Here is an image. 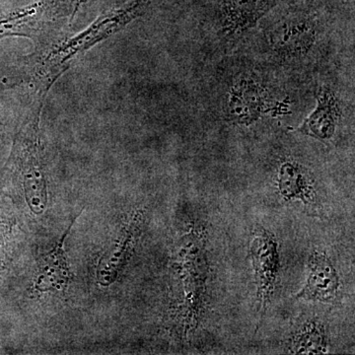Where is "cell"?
<instances>
[{"mask_svg":"<svg viewBox=\"0 0 355 355\" xmlns=\"http://www.w3.org/2000/svg\"><path fill=\"white\" fill-rule=\"evenodd\" d=\"M277 187L280 197L287 202H299L306 205L316 202L312 175L294 161H286L279 166Z\"/></svg>","mask_w":355,"mask_h":355,"instance_id":"cell-12","label":"cell"},{"mask_svg":"<svg viewBox=\"0 0 355 355\" xmlns=\"http://www.w3.org/2000/svg\"><path fill=\"white\" fill-rule=\"evenodd\" d=\"M266 93L253 79H243L231 90L227 112L233 121L250 125L260 118L265 106Z\"/></svg>","mask_w":355,"mask_h":355,"instance_id":"cell-11","label":"cell"},{"mask_svg":"<svg viewBox=\"0 0 355 355\" xmlns=\"http://www.w3.org/2000/svg\"><path fill=\"white\" fill-rule=\"evenodd\" d=\"M153 0H130L120 7L98 16L83 32L62 38L40 50L26 60L19 81L28 84L34 95L46 97L53 84L77 60L98 44L111 38L128 25L146 14Z\"/></svg>","mask_w":355,"mask_h":355,"instance_id":"cell-1","label":"cell"},{"mask_svg":"<svg viewBox=\"0 0 355 355\" xmlns=\"http://www.w3.org/2000/svg\"><path fill=\"white\" fill-rule=\"evenodd\" d=\"M76 218L71 221L53 249L40 259L38 273L35 282V287L39 291H62L71 279L64 251V242Z\"/></svg>","mask_w":355,"mask_h":355,"instance_id":"cell-10","label":"cell"},{"mask_svg":"<svg viewBox=\"0 0 355 355\" xmlns=\"http://www.w3.org/2000/svg\"><path fill=\"white\" fill-rule=\"evenodd\" d=\"M342 279L330 257L326 252L314 251L308 261L304 286L294 299L336 304L342 300Z\"/></svg>","mask_w":355,"mask_h":355,"instance_id":"cell-6","label":"cell"},{"mask_svg":"<svg viewBox=\"0 0 355 355\" xmlns=\"http://www.w3.org/2000/svg\"><path fill=\"white\" fill-rule=\"evenodd\" d=\"M89 0H74V6H73V13H72V20H73L74 16L76 15V13L78 12L79 8L85 4L86 2H88Z\"/></svg>","mask_w":355,"mask_h":355,"instance_id":"cell-15","label":"cell"},{"mask_svg":"<svg viewBox=\"0 0 355 355\" xmlns=\"http://www.w3.org/2000/svg\"><path fill=\"white\" fill-rule=\"evenodd\" d=\"M183 241L180 266L184 291V324L186 331H195L203 316L209 279L207 233L200 226L191 229Z\"/></svg>","mask_w":355,"mask_h":355,"instance_id":"cell-4","label":"cell"},{"mask_svg":"<svg viewBox=\"0 0 355 355\" xmlns=\"http://www.w3.org/2000/svg\"><path fill=\"white\" fill-rule=\"evenodd\" d=\"M73 7L67 0H39L0 15V40L23 37L40 46H48L60 37L67 19L72 21Z\"/></svg>","mask_w":355,"mask_h":355,"instance_id":"cell-3","label":"cell"},{"mask_svg":"<svg viewBox=\"0 0 355 355\" xmlns=\"http://www.w3.org/2000/svg\"><path fill=\"white\" fill-rule=\"evenodd\" d=\"M46 98L34 95L31 105L23 116L9 158V166L22 184L26 198L35 214L43 212L48 202L40 137V121Z\"/></svg>","mask_w":355,"mask_h":355,"instance_id":"cell-2","label":"cell"},{"mask_svg":"<svg viewBox=\"0 0 355 355\" xmlns=\"http://www.w3.org/2000/svg\"><path fill=\"white\" fill-rule=\"evenodd\" d=\"M342 110L334 92L328 87L319 89L317 106L298 128V132L321 141H328L335 135Z\"/></svg>","mask_w":355,"mask_h":355,"instance_id":"cell-9","label":"cell"},{"mask_svg":"<svg viewBox=\"0 0 355 355\" xmlns=\"http://www.w3.org/2000/svg\"><path fill=\"white\" fill-rule=\"evenodd\" d=\"M273 0H222L224 31L236 34L254 27L272 6Z\"/></svg>","mask_w":355,"mask_h":355,"instance_id":"cell-13","label":"cell"},{"mask_svg":"<svg viewBox=\"0 0 355 355\" xmlns=\"http://www.w3.org/2000/svg\"><path fill=\"white\" fill-rule=\"evenodd\" d=\"M144 222V211L137 210L103 254L97 268V280L102 286H110L118 279L139 240Z\"/></svg>","mask_w":355,"mask_h":355,"instance_id":"cell-7","label":"cell"},{"mask_svg":"<svg viewBox=\"0 0 355 355\" xmlns=\"http://www.w3.org/2000/svg\"><path fill=\"white\" fill-rule=\"evenodd\" d=\"M287 352L292 354H322L329 352L326 327L318 319H310L292 334Z\"/></svg>","mask_w":355,"mask_h":355,"instance_id":"cell-14","label":"cell"},{"mask_svg":"<svg viewBox=\"0 0 355 355\" xmlns=\"http://www.w3.org/2000/svg\"><path fill=\"white\" fill-rule=\"evenodd\" d=\"M316 32V24L311 16L304 13L291 14L273 28L270 44L282 57H301L312 48Z\"/></svg>","mask_w":355,"mask_h":355,"instance_id":"cell-8","label":"cell"},{"mask_svg":"<svg viewBox=\"0 0 355 355\" xmlns=\"http://www.w3.org/2000/svg\"><path fill=\"white\" fill-rule=\"evenodd\" d=\"M249 254L253 266L256 298L259 304V329L272 303L282 266L279 241L272 231L260 225L254 227L250 242Z\"/></svg>","mask_w":355,"mask_h":355,"instance_id":"cell-5","label":"cell"}]
</instances>
